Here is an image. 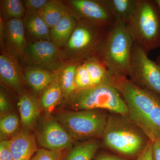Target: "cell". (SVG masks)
<instances>
[{
    "mask_svg": "<svg viewBox=\"0 0 160 160\" xmlns=\"http://www.w3.org/2000/svg\"><path fill=\"white\" fill-rule=\"evenodd\" d=\"M18 106L23 129H31L39 117L41 108L38 102L34 96L25 92L20 96Z\"/></svg>",
    "mask_w": 160,
    "mask_h": 160,
    "instance_id": "e0dca14e",
    "label": "cell"
},
{
    "mask_svg": "<svg viewBox=\"0 0 160 160\" xmlns=\"http://www.w3.org/2000/svg\"><path fill=\"white\" fill-rule=\"evenodd\" d=\"M1 18L4 21L23 19L26 13L23 1L20 0H1Z\"/></svg>",
    "mask_w": 160,
    "mask_h": 160,
    "instance_id": "cb8c5ba5",
    "label": "cell"
},
{
    "mask_svg": "<svg viewBox=\"0 0 160 160\" xmlns=\"http://www.w3.org/2000/svg\"><path fill=\"white\" fill-rule=\"evenodd\" d=\"M101 110H62L56 119L74 141L101 138L109 113Z\"/></svg>",
    "mask_w": 160,
    "mask_h": 160,
    "instance_id": "52a82bcc",
    "label": "cell"
},
{
    "mask_svg": "<svg viewBox=\"0 0 160 160\" xmlns=\"http://www.w3.org/2000/svg\"><path fill=\"white\" fill-rule=\"evenodd\" d=\"M35 136L23 129L10 140L13 160H30L37 149Z\"/></svg>",
    "mask_w": 160,
    "mask_h": 160,
    "instance_id": "5bb4252c",
    "label": "cell"
},
{
    "mask_svg": "<svg viewBox=\"0 0 160 160\" xmlns=\"http://www.w3.org/2000/svg\"><path fill=\"white\" fill-rule=\"evenodd\" d=\"M136 160H153L152 158V142L149 140L145 149L140 153Z\"/></svg>",
    "mask_w": 160,
    "mask_h": 160,
    "instance_id": "4dcf8cb0",
    "label": "cell"
},
{
    "mask_svg": "<svg viewBox=\"0 0 160 160\" xmlns=\"http://www.w3.org/2000/svg\"><path fill=\"white\" fill-rule=\"evenodd\" d=\"M156 62L157 63L158 65H159V66L160 67V54L158 56V57L157 58L156 61Z\"/></svg>",
    "mask_w": 160,
    "mask_h": 160,
    "instance_id": "836d02e7",
    "label": "cell"
},
{
    "mask_svg": "<svg viewBox=\"0 0 160 160\" xmlns=\"http://www.w3.org/2000/svg\"><path fill=\"white\" fill-rule=\"evenodd\" d=\"M111 82L127 105V117L152 142H160V96L138 86L130 79L111 76Z\"/></svg>",
    "mask_w": 160,
    "mask_h": 160,
    "instance_id": "6da1fadb",
    "label": "cell"
},
{
    "mask_svg": "<svg viewBox=\"0 0 160 160\" xmlns=\"http://www.w3.org/2000/svg\"><path fill=\"white\" fill-rule=\"evenodd\" d=\"M81 63H69L63 65L60 70L59 79L64 94V98L68 100L76 91L75 76L78 66Z\"/></svg>",
    "mask_w": 160,
    "mask_h": 160,
    "instance_id": "603a6c76",
    "label": "cell"
},
{
    "mask_svg": "<svg viewBox=\"0 0 160 160\" xmlns=\"http://www.w3.org/2000/svg\"><path fill=\"white\" fill-rule=\"evenodd\" d=\"M152 158L153 160H160V142H152Z\"/></svg>",
    "mask_w": 160,
    "mask_h": 160,
    "instance_id": "d6a6232c",
    "label": "cell"
},
{
    "mask_svg": "<svg viewBox=\"0 0 160 160\" xmlns=\"http://www.w3.org/2000/svg\"><path fill=\"white\" fill-rule=\"evenodd\" d=\"M126 24L133 42L146 54L160 48V9L155 1L137 0Z\"/></svg>",
    "mask_w": 160,
    "mask_h": 160,
    "instance_id": "277c9868",
    "label": "cell"
},
{
    "mask_svg": "<svg viewBox=\"0 0 160 160\" xmlns=\"http://www.w3.org/2000/svg\"><path fill=\"white\" fill-rule=\"evenodd\" d=\"M20 120L16 113L9 112L1 117L0 136L1 140H10L17 134L19 129Z\"/></svg>",
    "mask_w": 160,
    "mask_h": 160,
    "instance_id": "d4e9b609",
    "label": "cell"
},
{
    "mask_svg": "<svg viewBox=\"0 0 160 160\" xmlns=\"http://www.w3.org/2000/svg\"><path fill=\"white\" fill-rule=\"evenodd\" d=\"M133 83L160 96V67L139 46L133 43L129 77Z\"/></svg>",
    "mask_w": 160,
    "mask_h": 160,
    "instance_id": "9c48e42d",
    "label": "cell"
},
{
    "mask_svg": "<svg viewBox=\"0 0 160 160\" xmlns=\"http://www.w3.org/2000/svg\"><path fill=\"white\" fill-rule=\"evenodd\" d=\"M63 98V90L58 78L41 93L39 105L48 115L61 102Z\"/></svg>",
    "mask_w": 160,
    "mask_h": 160,
    "instance_id": "d6986e66",
    "label": "cell"
},
{
    "mask_svg": "<svg viewBox=\"0 0 160 160\" xmlns=\"http://www.w3.org/2000/svg\"><path fill=\"white\" fill-rule=\"evenodd\" d=\"M28 42L50 41V29L38 12H27L23 18Z\"/></svg>",
    "mask_w": 160,
    "mask_h": 160,
    "instance_id": "2e32d148",
    "label": "cell"
},
{
    "mask_svg": "<svg viewBox=\"0 0 160 160\" xmlns=\"http://www.w3.org/2000/svg\"><path fill=\"white\" fill-rule=\"evenodd\" d=\"M101 145L127 157H137L148 145L145 132L127 116L109 113Z\"/></svg>",
    "mask_w": 160,
    "mask_h": 160,
    "instance_id": "7a4b0ae2",
    "label": "cell"
},
{
    "mask_svg": "<svg viewBox=\"0 0 160 160\" xmlns=\"http://www.w3.org/2000/svg\"><path fill=\"white\" fill-rule=\"evenodd\" d=\"M66 102L73 111L101 110L124 116L128 114L127 105L111 80L76 92Z\"/></svg>",
    "mask_w": 160,
    "mask_h": 160,
    "instance_id": "8992f818",
    "label": "cell"
},
{
    "mask_svg": "<svg viewBox=\"0 0 160 160\" xmlns=\"http://www.w3.org/2000/svg\"><path fill=\"white\" fill-rule=\"evenodd\" d=\"M60 70L52 72L39 68L24 67L22 69L23 79L26 85L35 93L38 94L42 93L58 79L59 76Z\"/></svg>",
    "mask_w": 160,
    "mask_h": 160,
    "instance_id": "9a60e30c",
    "label": "cell"
},
{
    "mask_svg": "<svg viewBox=\"0 0 160 160\" xmlns=\"http://www.w3.org/2000/svg\"><path fill=\"white\" fill-rule=\"evenodd\" d=\"M116 20L126 22L134 11L137 0H103Z\"/></svg>",
    "mask_w": 160,
    "mask_h": 160,
    "instance_id": "7402d4cb",
    "label": "cell"
},
{
    "mask_svg": "<svg viewBox=\"0 0 160 160\" xmlns=\"http://www.w3.org/2000/svg\"><path fill=\"white\" fill-rule=\"evenodd\" d=\"M75 93L92 88L90 75L84 62L78 66L75 76Z\"/></svg>",
    "mask_w": 160,
    "mask_h": 160,
    "instance_id": "484cf974",
    "label": "cell"
},
{
    "mask_svg": "<svg viewBox=\"0 0 160 160\" xmlns=\"http://www.w3.org/2000/svg\"><path fill=\"white\" fill-rule=\"evenodd\" d=\"M92 160H124L119 157L106 152L97 153Z\"/></svg>",
    "mask_w": 160,
    "mask_h": 160,
    "instance_id": "1f68e13d",
    "label": "cell"
},
{
    "mask_svg": "<svg viewBox=\"0 0 160 160\" xmlns=\"http://www.w3.org/2000/svg\"><path fill=\"white\" fill-rule=\"evenodd\" d=\"M0 79L1 82L20 96L25 93L22 69L18 60L5 51H2L0 55Z\"/></svg>",
    "mask_w": 160,
    "mask_h": 160,
    "instance_id": "4fadbf2b",
    "label": "cell"
},
{
    "mask_svg": "<svg viewBox=\"0 0 160 160\" xmlns=\"http://www.w3.org/2000/svg\"><path fill=\"white\" fill-rule=\"evenodd\" d=\"M61 152L41 148L37 150L30 160H61Z\"/></svg>",
    "mask_w": 160,
    "mask_h": 160,
    "instance_id": "4316f807",
    "label": "cell"
},
{
    "mask_svg": "<svg viewBox=\"0 0 160 160\" xmlns=\"http://www.w3.org/2000/svg\"><path fill=\"white\" fill-rule=\"evenodd\" d=\"M101 146L98 139L82 141L72 147L64 160H92Z\"/></svg>",
    "mask_w": 160,
    "mask_h": 160,
    "instance_id": "44dd1931",
    "label": "cell"
},
{
    "mask_svg": "<svg viewBox=\"0 0 160 160\" xmlns=\"http://www.w3.org/2000/svg\"><path fill=\"white\" fill-rule=\"evenodd\" d=\"M155 2L158 4V6L159 7L160 9V0H155Z\"/></svg>",
    "mask_w": 160,
    "mask_h": 160,
    "instance_id": "e575fe53",
    "label": "cell"
},
{
    "mask_svg": "<svg viewBox=\"0 0 160 160\" xmlns=\"http://www.w3.org/2000/svg\"><path fill=\"white\" fill-rule=\"evenodd\" d=\"M18 59L24 67L49 71H59L63 66L61 48L49 41L28 42Z\"/></svg>",
    "mask_w": 160,
    "mask_h": 160,
    "instance_id": "ba28073f",
    "label": "cell"
},
{
    "mask_svg": "<svg viewBox=\"0 0 160 160\" xmlns=\"http://www.w3.org/2000/svg\"><path fill=\"white\" fill-rule=\"evenodd\" d=\"M78 22L69 41L61 49L63 65L81 63L97 56L110 28Z\"/></svg>",
    "mask_w": 160,
    "mask_h": 160,
    "instance_id": "5b68a950",
    "label": "cell"
},
{
    "mask_svg": "<svg viewBox=\"0 0 160 160\" xmlns=\"http://www.w3.org/2000/svg\"><path fill=\"white\" fill-rule=\"evenodd\" d=\"M11 106L6 92L1 89L0 91V113L1 117L10 112Z\"/></svg>",
    "mask_w": 160,
    "mask_h": 160,
    "instance_id": "f546056e",
    "label": "cell"
},
{
    "mask_svg": "<svg viewBox=\"0 0 160 160\" xmlns=\"http://www.w3.org/2000/svg\"><path fill=\"white\" fill-rule=\"evenodd\" d=\"M78 21L109 28L115 19L103 0H69L64 1Z\"/></svg>",
    "mask_w": 160,
    "mask_h": 160,
    "instance_id": "30bf717a",
    "label": "cell"
},
{
    "mask_svg": "<svg viewBox=\"0 0 160 160\" xmlns=\"http://www.w3.org/2000/svg\"><path fill=\"white\" fill-rule=\"evenodd\" d=\"M78 20L70 12L50 29V41L62 49L69 41L77 25Z\"/></svg>",
    "mask_w": 160,
    "mask_h": 160,
    "instance_id": "ac0fdd59",
    "label": "cell"
},
{
    "mask_svg": "<svg viewBox=\"0 0 160 160\" xmlns=\"http://www.w3.org/2000/svg\"><path fill=\"white\" fill-rule=\"evenodd\" d=\"M70 10L62 1L50 0L38 11L50 29Z\"/></svg>",
    "mask_w": 160,
    "mask_h": 160,
    "instance_id": "ffe728a7",
    "label": "cell"
},
{
    "mask_svg": "<svg viewBox=\"0 0 160 160\" xmlns=\"http://www.w3.org/2000/svg\"><path fill=\"white\" fill-rule=\"evenodd\" d=\"M0 42L2 51L7 52L18 58L27 43L23 19L4 22L1 18Z\"/></svg>",
    "mask_w": 160,
    "mask_h": 160,
    "instance_id": "7c38bea8",
    "label": "cell"
},
{
    "mask_svg": "<svg viewBox=\"0 0 160 160\" xmlns=\"http://www.w3.org/2000/svg\"><path fill=\"white\" fill-rule=\"evenodd\" d=\"M0 160H13L10 149V140H1L0 142Z\"/></svg>",
    "mask_w": 160,
    "mask_h": 160,
    "instance_id": "f1b7e54d",
    "label": "cell"
},
{
    "mask_svg": "<svg viewBox=\"0 0 160 160\" xmlns=\"http://www.w3.org/2000/svg\"><path fill=\"white\" fill-rule=\"evenodd\" d=\"M35 137L42 148L54 151L72 148L74 142L62 125L52 118H47L40 123Z\"/></svg>",
    "mask_w": 160,
    "mask_h": 160,
    "instance_id": "8fae6325",
    "label": "cell"
},
{
    "mask_svg": "<svg viewBox=\"0 0 160 160\" xmlns=\"http://www.w3.org/2000/svg\"><path fill=\"white\" fill-rule=\"evenodd\" d=\"M48 0H26L23 1L26 12H38L48 2Z\"/></svg>",
    "mask_w": 160,
    "mask_h": 160,
    "instance_id": "83f0119b",
    "label": "cell"
},
{
    "mask_svg": "<svg viewBox=\"0 0 160 160\" xmlns=\"http://www.w3.org/2000/svg\"><path fill=\"white\" fill-rule=\"evenodd\" d=\"M133 43L126 22L116 20L114 25L109 28L97 56L111 76L129 77Z\"/></svg>",
    "mask_w": 160,
    "mask_h": 160,
    "instance_id": "3957f363",
    "label": "cell"
}]
</instances>
